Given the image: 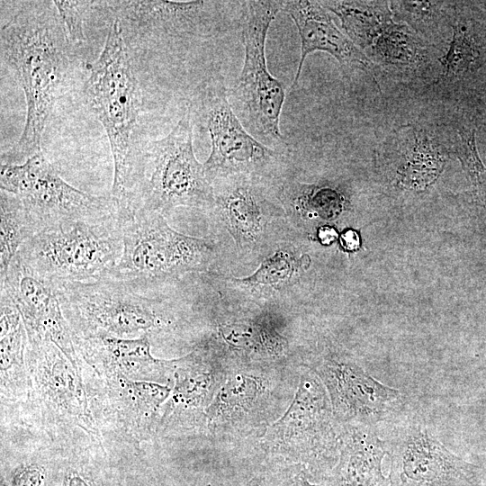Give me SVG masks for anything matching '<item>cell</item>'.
Segmentation results:
<instances>
[{
    "mask_svg": "<svg viewBox=\"0 0 486 486\" xmlns=\"http://www.w3.org/2000/svg\"><path fill=\"white\" fill-rule=\"evenodd\" d=\"M73 47L53 2H26L1 29V60L24 92L27 114L18 140L2 164H22L39 153L47 120L72 68Z\"/></svg>",
    "mask_w": 486,
    "mask_h": 486,
    "instance_id": "cell-1",
    "label": "cell"
},
{
    "mask_svg": "<svg viewBox=\"0 0 486 486\" xmlns=\"http://www.w3.org/2000/svg\"><path fill=\"white\" fill-rule=\"evenodd\" d=\"M89 68L84 94L109 140L114 165L111 195L120 206L135 205L146 173V159L132 140L141 95L118 19L111 24L104 49Z\"/></svg>",
    "mask_w": 486,
    "mask_h": 486,
    "instance_id": "cell-2",
    "label": "cell"
},
{
    "mask_svg": "<svg viewBox=\"0 0 486 486\" xmlns=\"http://www.w3.org/2000/svg\"><path fill=\"white\" fill-rule=\"evenodd\" d=\"M123 248L119 208L108 215L42 230L17 255L42 277L56 282L89 283L111 278Z\"/></svg>",
    "mask_w": 486,
    "mask_h": 486,
    "instance_id": "cell-3",
    "label": "cell"
},
{
    "mask_svg": "<svg viewBox=\"0 0 486 486\" xmlns=\"http://www.w3.org/2000/svg\"><path fill=\"white\" fill-rule=\"evenodd\" d=\"M341 428L324 384L309 369L285 412L260 437L261 448L270 466L301 464L323 483L338 459Z\"/></svg>",
    "mask_w": 486,
    "mask_h": 486,
    "instance_id": "cell-4",
    "label": "cell"
},
{
    "mask_svg": "<svg viewBox=\"0 0 486 486\" xmlns=\"http://www.w3.org/2000/svg\"><path fill=\"white\" fill-rule=\"evenodd\" d=\"M123 248L111 278L132 288L205 269L208 240L172 230L162 213L143 207H119Z\"/></svg>",
    "mask_w": 486,
    "mask_h": 486,
    "instance_id": "cell-5",
    "label": "cell"
},
{
    "mask_svg": "<svg viewBox=\"0 0 486 486\" xmlns=\"http://www.w3.org/2000/svg\"><path fill=\"white\" fill-rule=\"evenodd\" d=\"M282 7L283 1L245 2L241 18L244 62L236 85L228 91L230 104L246 130L275 150L286 147L280 130L285 90L268 71L266 41Z\"/></svg>",
    "mask_w": 486,
    "mask_h": 486,
    "instance_id": "cell-6",
    "label": "cell"
},
{
    "mask_svg": "<svg viewBox=\"0 0 486 486\" xmlns=\"http://www.w3.org/2000/svg\"><path fill=\"white\" fill-rule=\"evenodd\" d=\"M54 284L74 337L101 332L120 338H139L171 323L161 312L159 302L142 296L121 280Z\"/></svg>",
    "mask_w": 486,
    "mask_h": 486,
    "instance_id": "cell-7",
    "label": "cell"
},
{
    "mask_svg": "<svg viewBox=\"0 0 486 486\" xmlns=\"http://www.w3.org/2000/svg\"><path fill=\"white\" fill-rule=\"evenodd\" d=\"M188 108L192 119L210 135L212 150L203 164L210 182L233 176H259L278 162V151L258 141L243 126L220 79L199 86Z\"/></svg>",
    "mask_w": 486,
    "mask_h": 486,
    "instance_id": "cell-8",
    "label": "cell"
},
{
    "mask_svg": "<svg viewBox=\"0 0 486 486\" xmlns=\"http://www.w3.org/2000/svg\"><path fill=\"white\" fill-rule=\"evenodd\" d=\"M148 164L150 176L139 206L162 213L177 206L207 209L216 204L213 187L194 152L189 108L166 136L149 145L146 168Z\"/></svg>",
    "mask_w": 486,
    "mask_h": 486,
    "instance_id": "cell-9",
    "label": "cell"
},
{
    "mask_svg": "<svg viewBox=\"0 0 486 486\" xmlns=\"http://www.w3.org/2000/svg\"><path fill=\"white\" fill-rule=\"evenodd\" d=\"M0 187L21 200L38 232L118 210L112 195L89 194L67 183L41 151L22 164H1Z\"/></svg>",
    "mask_w": 486,
    "mask_h": 486,
    "instance_id": "cell-10",
    "label": "cell"
},
{
    "mask_svg": "<svg viewBox=\"0 0 486 486\" xmlns=\"http://www.w3.org/2000/svg\"><path fill=\"white\" fill-rule=\"evenodd\" d=\"M25 363L29 397L41 417L54 426L80 428L102 446L81 371L58 346L47 340H27Z\"/></svg>",
    "mask_w": 486,
    "mask_h": 486,
    "instance_id": "cell-11",
    "label": "cell"
},
{
    "mask_svg": "<svg viewBox=\"0 0 486 486\" xmlns=\"http://www.w3.org/2000/svg\"><path fill=\"white\" fill-rule=\"evenodd\" d=\"M382 439L390 457V486H465L476 466L449 451L416 415L399 416Z\"/></svg>",
    "mask_w": 486,
    "mask_h": 486,
    "instance_id": "cell-12",
    "label": "cell"
},
{
    "mask_svg": "<svg viewBox=\"0 0 486 486\" xmlns=\"http://www.w3.org/2000/svg\"><path fill=\"white\" fill-rule=\"evenodd\" d=\"M324 384L337 421L375 429L402 414V393L367 374L355 362L326 356L310 368Z\"/></svg>",
    "mask_w": 486,
    "mask_h": 486,
    "instance_id": "cell-13",
    "label": "cell"
},
{
    "mask_svg": "<svg viewBox=\"0 0 486 486\" xmlns=\"http://www.w3.org/2000/svg\"><path fill=\"white\" fill-rule=\"evenodd\" d=\"M271 372L239 366L226 378L205 410L206 428L222 437H261L274 414L278 382Z\"/></svg>",
    "mask_w": 486,
    "mask_h": 486,
    "instance_id": "cell-14",
    "label": "cell"
},
{
    "mask_svg": "<svg viewBox=\"0 0 486 486\" xmlns=\"http://www.w3.org/2000/svg\"><path fill=\"white\" fill-rule=\"evenodd\" d=\"M0 280L1 289L21 314L27 338L54 343L81 371L74 334L63 314L55 284L32 270L18 255Z\"/></svg>",
    "mask_w": 486,
    "mask_h": 486,
    "instance_id": "cell-15",
    "label": "cell"
},
{
    "mask_svg": "<svg viewBox=\"0 0 486 486\" xmlns=\"http://www.w3.org/2000/svg\"><path fill=\"white\" fill-rule=\"evenodd\" d=\"M100 380L103 390L98 404L108 425L130 443L147 440L158 429L172 386L123 376Z\"/></svg>",
    "mask_w": 486,
    "mask_h": 486,
    "instance_id": "cell-16",
    "label": "cell"
},
{
    "mask_svg": "<svg viewBox=\"0 0 486 486\" xmlns=\"http://www.w3.org/2000/svg\"><path fill=\"white\" fill-rule=\"evenodd\" d=\"M79 356L99 378L123 376L134 381L173 383L176 359L155 358L148 336L120 338L105 333L74 337Z\"/></svg>",
    "mask_w": 486,
    "mask_h": 486,
    "instance_id": "cell-17",
    "label": "cell"
},
{
    "mask_svg": "<svg viewBox=\"0 0 486 486\" xmlns=\"http://www.w3.org/2000/svg\"><path fill=\"white\" fill-rule=\"evenodd\" d=\"M228 2L218 1H120L113 2L127 30L168 37L200 36Z\"/></svg>",
    "mask_w": 486,
    "mask_h": 486,
    "instance_id": "cell-18",
    "label": "cell"
},
{
    "mask_svg": "<svg viewBox=\"0 0 486 486\" xmlns=\"http://www.w3.org/2000/svg\"><path fill=\"white\" fill-rule=\"evenodd\" d=\"M227 372L228 368L210 359L202 349L176 358L172 391L162 408L158 429L184 421V417L206 425L205 410L221 387Z\"/></svg>",
    "mask_w": 486,
    "mask_h": 486,
    "instance_id": "cell-19",
    "label": "cell"
},
{
    "mask_svg": "<svg viewBox=\"0 0 486 486\" xmlns=\"http://www.w3.org/2000/svg\"><path fill=\"white\" fill-rule=\"evenodd\" d=\"M282 11L293 21L301 39V58L290 87L294 90L307 56L323 51L342 66L370 69L371 59L334 23L320 1H283Z\"/></svg>",
    "mask_w": 486,
    "mask_h": 486,
    "instance_id": "cell-20",
    "label": "cell"
},
{
    "mask_svg": "<svg viewBox=\"0 0 486 486\" xmlns=\"http://www.w3.org/2000/svg\"><path fill=\"white\" fill-rule=\"evenodd\" d=\"M386 454L377 429L358 424L342 425L339 454L323 482L325 486H390L382 472Z\"/></svg>",
    "mask_w": 486,
    "mask_h": 486,
    "instance_id": "cell-21",
    "label": "cell"
},
{
    "mask_svg": "<svg viewBox=\"0 0 486 486\" xmlns=\"http://www.w3.org/2000/svg\"><path fill=\"white\" fill-rule=\"evenodd\" d=\"M340 20L345 34L361 50H368L393 22L390 2L320 1Z\"/></svg>",
    "mask_w": 486,
    "mask_h": 486,
    "instance_id": "cell-22",
    "label": "cell"
},
{
    "mask_svg": "<svg viewBox=\"0 0 486 486\" xmlns=\"http://www.w3.org/2000/svg\"><path fill=\"white\" fill-rule=\"evenodd\" d=\"M404 147L405 163L400 171L401 182L409 186H425L439 175L444 159L432 139L411 125L394 133Z\"/></svg>",
    "mask_w": 486,
    "mask_h": 486,
    "instance_id": "cell-23",
    "label": "cell"
},
{
    "mask_svg": "<svg viewBox=\"0 0 486 486\" xmlns=\"http://www.w3.org/2000/svg\"><path fill=\"white\" fill-rule=\"evenodd\" d=\"M27 332L23 322L0 334L1 399L14 400L30 394V379L25 363Z\"/></svg>",
    "mask_w": 486,
    "mask_h": 486,
    "instance_id": "cell-24",
    "label": "cell"
},
{
    "mask_svg": "<svg viewBox=\"0 0 486 486\" xmlns=\"http://www.w3.org/2000/svg\"><path fill=\"white\" fill-rule=\"evenodd\" d=\"M0 198V277L2 278L22 246L38 231L18 197L1 190Z\"/></svg>",
    "mask_w": 486,
    "mask_h": 486,
    "instance_id": "cell-25",
    "label": "cell"
},
{
    "mask_svg": "<svg viewBox=\"0 0 486 486\" xmlns=\"http://www.w3.org/2000/svg\"><path fill=\"white\" fill-rule=\"evenodd\" d=\"M220 332L231 346L264 359H274L285 350V340L274 329L260 323L221 325Z\"/></svg>",
    "mask_w": 486,
    "mask_h": 486,
    "instance_id": "cell-26",
    "label": "cell"
},
{
    "mask_svg": "<svg viewBox=\"0 0 486 486\" xmlns=\"http://www.w3.org/2000/svg\"><path fill=\"white\" fill-rule=\"evenodd\" d=\"M374 59L389 65L409 66L424 58L420 40L409 26L392 22L367 50Z\"/></svg>",
    "mask_w": 486,
    "mask_h": 486,
    "instance_id": "cell-27",
    "label": "cell"
},
{
    "mask_svg": "<svg viewBox=\"0 0 486 486\" xmlns=\"http://www.w3.org/2000/svg\"><path fill=\"white\" fill-rule=\"evenodd\" d=\"M453 36L448 50L441 58L443 76L455 77L468 71L478 58V49L470 26L456 19L452 25Z\"/></svg>",
    "mask_w": 486,
    "mask_h": 486,
    "instance_id": "cell-28",
    "label": "cell"
},
{
    "mask_svg": "<svg viewBox=\"0 0 486 486\" xmlns=\"http://www.w3.org/2000/svg\"><path fill=\"white\" fill-rule=\"evenodd\" d=\"M456 154L471 178L480 202L486 209V166L478 153L474 130L458 133Z\"/></svg>",
    "mask_w": 486,
    "mask_h": 486,
    "instance_id": "cell-29",
    "label": "cell"
},
{
    "mask_svg": "<svg viewBox=\"0 0 486 486\" xmlns=\"http://www.w3.org/2000/svg\"><path fill=\"white\" fill-rule=\"evenodd\" d=\"M294 269L293 256L287 252L278 251L263 261L256 273L238 281L250 285H276L290 279Z\"/></svg>",
    "mask_w": 486,
    "mask_h": 486,
    "instance_id": "cell-30",
    "label": "cell"
},
{
    "mask_svg": "<svg viewBox=\"0 0 486 486\" xmlns=\"http://www.w3.org/2000/svg\"><path fill=\"white\" fill-rule=\"evenodd\" d=\"M442 2L436 1H392L390 8L392 15L407 22L416 30L423 28V23L430 22L438 14Z\"/></svg>",
    "mask_w": 486,
    "mask_h": 486,
    "instance_id": "cell-31",
    "label": "cell"
},
{
    "mask_svg": "<svg viewBox=\"0 0 486 486\" xmlns=\"http://www.w3.org/2000/svg\"><path fill=\"white\" fill-rule=\"evenodd\" d=\"M263 475L260 486H325L301 464L274 465Z\"/></svg>",
    "mask_w": 486,
    "mask_h": 486,
    "instance_id": "cell-32",
    "label": "cell"
},
{
    "mask_svg": "<svg viewBox=\"0 0 486 486\" xmlns=\"http://www.w3.org/2000/svg\"><path fill=\"white\" fill-rule=\"evenodd\" d=\"M63 22L68 39L72 46H78L85 42L84 33V9L91 2L80 1H52Z\"/></svg>",
    "mask_w": 486,
    "mask_h": 486,
    "instance_id": "cell-33",
    "label": "cell"
},
{
    "mask_svg": "<svg viewBox=\"0 0 486 486\" xmlns=\"http://www.w3.org/2000/svg\"><path fill=\"white\" fill-rule=\"evenodd\" d=\"M47 469L37 462L19 464L12 472L10 486H45Z\"/></svg>",
    "mask_w": 486,
    "mask_h": 486,
    "instance_id": "cell-34",
    "label": "cell"
},
{
    "mask_svg": "<svg viewBox=\"0 0 486 486\" xmlns=\"http://www.w3.org/2000/svg\"><path fill=\"white\" fill-rule=\"evenodd\" d=\"M61 486H96L83 468L68 467L63 475Z\"/></svg>",
    "mask_w": 486,
    "mask_h": 486,
    "instance_id": "cell-35",
    "label": "cell"
},
{
    "mask_svg": "<svg viewBox=\"0 0 486 486\" xmlns=\"http://www.w3.org/2000/svg\"><path fill=\"white\" fill-rule=\"evenodd\" d=\"M343 245L348 249L356 248L358 245V238L354 231H347L342 237Z\"/></svg>",
    "mask_w": 486,
    "mask_h": 486,
    "instance_id": "cell-36",
    "label": "cell"
},
{
    "mask_svg": "<svg viewBox=\"0 0 486 486\" xmlns=\"http://www.w3.org/2000/svg\"><path fill=\"white\" fill-rule=\"evenodd\" d=\"M320 237L323 242L332 241L335 237L336 233L333 230H321L320 232Z\"/></svg>",
    "mask_w": 486,
    "mask_h": 486,
    "instance_id": "cell-37",
    "label": "cell"
},
{
    "mask_svg": "<svg viewBox=\"0 0 486 486\" xmlns=\"http://www.w3.org/2000/svg\"><path fill=\"white\" fill-rule=\"evenodd\" d=\"M263 481V475H257L252 478L246 485L244 486H260Z\"/></svg>",
    "mask_w": 486,
    "mask_h": 486,
    "instance_id": "cell-38",
    "label": "cell"
}]
</instances>
